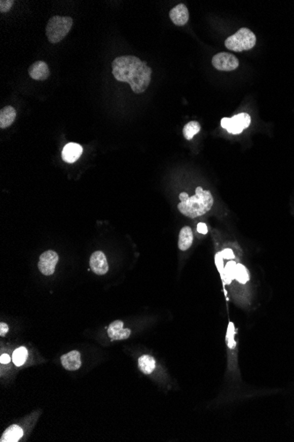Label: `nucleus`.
I'll return each instance as SVG.
<instances>
[{"label":"nucleus","mask_w":294,"mask_h":442,"mask_svg":"<svg viewBox=\"0 0 294 442\" xmlns=\"http://www.w3.org/2000/svg\"><path fill=\"white\" fill-rule=\"evenodd\" d=\"M112 74L117 81L130 84L134 93L141 94L149 87L153 71L138 57L122 56L113 61Z\"/></svg>","instance_id":"obj_1"},{"label":"nucleus","mask_w":294,"mask_h":442,"mask_svg":"<svg viewBox=\"0 0 294 442\" xmlns=\"http://www.w3.org/2000/svg\"><path fill=\"white\" fill-rule=\"evenodd\" d=\"M180 202L178 204L179 211L185 216L196 218L206 214L213 206V197L211 192L204 190L201 186L196 189V195L190 197L187 193H180Z\"/></svg>","instance_id":"obj_2"},{"label":"nucleus","mask_w":294,"mask_h":442,"mask_svg":"<svg viewBox=\"0 0 294 442\" xmlns=\"http://www.w3.org/2000/svg\"><path fill=\"white\" fill-rule=\"evenodd\" d=\"M74 20L69 16L50 18L46 26V37L51 44H57L66 37L72 27Z\"/></svg>","instance_id":"obj_3"},{"label":"nucleus","mask_w":294,"mask_h":442,"mask_svg":"<svg viewBox=\"0 0 294 442\" xmlns=\"http://www.w3.org/2000/svg\"><path fill=\"white\" fill-rule=\"evenodd\" d=\"M256 44V37L254 34L246 27H242L236 33L228 37L225 42L226 47L228 50L236 52L249 50L254 48Z\"/></svg>","instance_id":"obj_4"},{"label":"nucleus","mask_w":294,"mask_h":442,"mask_svg":"<svg viewBox=\"0 0 294 442\" xmlns=\"http://www.w3.org/2000/svg\"><path fill=\"white\" fill-rule=\"evenodd\" d=\"M251 117L247 113H240L233 117H223L221 127L232 134H239L250 125Z\"/></svg>","instance_id":"obj_5"},{"label":"nucleus","mask_w":294,"mask_h":442,"mask_svg":"<svg viewBox=\"0 0 294 442\" xmlns=\"http://www.w3.org/2000/svg\"><path fill=\"white\" fill-rule=\"evenodd\" d=\"M212 66L217 70L223 72H231L237 69L239 60L234 55L227 52H219L216 54L211 60Z\"/></svg>","instance_id":"obj_6"},{"label":"nucleus","mask_w":294,"mask_h":442,"mask_svg":"<svg viewBox=\"0 0 294 442\" xmlns=\"http://www.w3.org/2000/svg\"><path fill=\"white\" fill-rule=\"evenodd\" d=\"M58 255L56 251L48 250L40 256L38 268L44 275H53L55 268L58 262Z\"/></svg>","instance_id":"obj_7"},{"label":"nucleus","mask_w":294,"mask_h":442,"mask_svg":"<svg viewBox=\"0 0 294 442\" xmlns=\"http://www.w3.org/2000/svg\"><path fill=\"white\" fill-rule=\"evenodd\" d=\"M90 268L94 274L98 275H103L108 271V264L107 258L102 251H94L91 255Z\"/></svg>","instance_id":"obj_8"},{"label":"nucleus","mask_w":294,"mask_h":442,"mask_svg":"<svg viewBox=\"0 0 294 442\" xmlns=\"http://www.w3.org/2000/svg\"><path fill=\"white\" fill-rule=\"evenodd\" d=\"M107 335L111 337V341H121L126 340L131 335V330L124 328V322L116 321L112 322L107 328Z\"/></svg>","instance_id":"obj_9"},{"label":"nucleus","mask_w":294,"mask_h":442,"mask_svg":"<svg viewBox=\"0 0 294 442\" xmlns=\"http://www.w3.org/2000/svg\"><path fill=\"white\" fill-rule=\"evenodd\" d=\"M83 153V147L74 142H70L64 146L62 151V159L68 164H74L79 160Z\"/></svg>","instance_id":"obj_10"},{"label":"nucleus","mask_w":294,"mask_h":442,"mask_svg":"<svg viewBox=\"0 0 294 442\" xmlns=\"http://www.w3.org/2000/svg\"><path fill=\"white\" fill-rule=\"evenodd\" d=\"M172 22L176 26H184L190 20V14L187 7L184 4H179L169 13Z\"/></svg>","instance_id":"obj_11"},{"label":"nucleus","mask_w":294,"mask_h":442,"mask_svg":"<svg viewBox=\"0 0 294 442\" xmlns=\"http://www.w3.org/2000/svg\"><path fill=\"white\" fill-rule=\"evenodd\" d=\"M28 74L34 81H45L50 77V68L44 61H37L29 67Z\"/></svg>","instance_id":"obj_12"},{"label":"nucleus","mask_w":294,"mask_h":442,"mask_svg":"<svg viewBox=\"0 0 294 442\" xmlns=\"http://www.w3.org/2000/svg\"><path fill=\"white\" fill-rule=\"evenodd\" d=\"M81 355L78 351H72L61 357V362L64 368L68 371H76L81 368Z\"/></svg>","instance_id":"obj_13"},{"label":"nucleus","mask_w":294,"mask_h":442,"mask_svg":"<svg viewBox=\"0 0 294 442\" xmlns=\"http://www.w3.org/2000/svg\"><path fill=\"white\" fill-rule=\"evenodd\" d=\"M193 232L191 227L185 226L181 229L179 234V240H178V247L181 251H186L191 248L193 243Z\"/></svg>","instance_id":"obj_14"},{"label":"nucleus","mask_w":294,"mask_h":442,"mask_svg":"<svg viewBox=\"0 0 294 442\" xmlns=\"http://www.w3.org/2000/svg\"><path fill=\"white\" fill-rule=\"evenodd\" d=\"M16 118V111L12 106H6L0 111V128H9Z\"/></svg>","instance_id":"obj_15"},{"label":"nucleus","mask_w":294,"mask_h":442,"mask_svg":"<svg viewBox=\"0 0 294 442\" xmlns=\"http://www.w3.org/2000/svg\"><path fill=\"white\" fill-rule=\"evenodd\" d=\"M23 436V431L20 426L16 425L9 426L4 432L3 435L1 437V442H16Z\"/></svg>","instance_id":"obj_16"},{"label":"nucleus","mask_w":294,"mask_h":442,"mask_svg":"<svg viewBox=\"0 0 294 442\" xmlns=\"http://www.w3.org/2000/svg\"><path fill=\"white\" fill-rule=\"evenodd\" d=\"M138 367L144 374H151L155 369V360L152 356H141L138 359Z\"/></svg>","instance_id":"obj_17"},{"label":"nucleus","mask_w":294,"mask_h":442,"mask_svg":"<svg viewBox=\"0 0 294 442\" xmlns=\"http://www.w3.org/2000/svg\"><path fill=\"white\" fill-rule=\"evenodd\" d=\"M201 130V125L197 121H191L184 125L182 134L186 140L191 141Z\"/></svg>","instance_id":"obj_18"},{"label":"nucleus","mask_w":294,"mask_h":442,"mask_svg":"<svg viewBox=\"0 0 294 442\" xmlns=\"http://www.w3.org/2000/svg\"><path fill=\"white\" fill-rule=\"evenodd\" d=\"M27 355H28V352H27V348L20 347V348L16 349L13 353V362H14V365L16 366H21V365H24V363L27 360Z\"/></svg>","instance_id":"obj_19"},{"label":"nucleus","mask_w":294,"mask_h":442,"mask_svg":"<svg viewBox=\"0 0 294 442\" xmlns=\"http://www.w3.org/2000/svg\"><path fill=\"white\" fill-rule=\"evenodd\" d=\"M235 279L241 285L247 283L249 280V273L247 268L242 264H237L235 271Z\"/></svg>","instance_id":"obj_20"},{"label":"nucleus","mask_w":294,"mask_h":442,"mask_svg":"<svg viewBox=\"0 0 294 442\" xmlns=\"http://www.w3.org/2000/svg\"><path fill=\"white\" fill-rule=\"evenodd\" d=\"M237 264L234 262H229L224 268V279L227 283H230L233 279H235V271Z\"/></svg>","instance_id":"obj_21"},{"label":"nucleus","mask_w":294,"mask_h":442,"mask_svg":"<svg viewBox=\"0 0 294 442\" xmlns=\"http://www.w3.org/2000/svg\"><path fill=\"white\" fill-rule=\"evenodd\" d=\"M234 335H235V328H234V323L233 322H229L228 331H227V336H226V341H227L228 348L232 349V350L235 348V346H236V342L234 340Z\"/></svg>","instance_id":"obj_22"},{"label":"nucleus","mask_w":294,"mask_h":442,"mask_svg":"<svg viewBox=\"0 0 294 442\" xmlns=\"http://www.w3.org/2000/svg\"><path fill=\"white\" fill-rule=\"evenodd\" d=\"M14 0H1L0 1V12L1 13H7L11 10V8L14 6Z\"/></svg>","instance_id":"obj_23"},{"label":"nucleus","mask_w":294,"mask_h":442,"mask_svg":"<svg viewBox=\"0 0 294 442\" xmlns=\"http://www.w3.org/2000/svg\"><path fill=\"white\" fill-rule=\"evenodd\" d=\"M197 232H199L200 234H207L208 228L207 226L204 223H200L197 225Z\"/></svg>","instance_id":"obj_24"},{"label":"nucleus","mask_w":294,"mask_h":442,"mask_svg":"<svg viewBox=\"0 0 294 442\" xmlns=\"http://www.w3.org/2000/svg\"><path fill=\"white\" fill-rule=\"evenodd\" d=\"M221 255L225 259H234V255L233 251L231 249H225L224 251L221 252Z\"/></svg>","instance_id":"obj_25"},{"label":"nucleus","mask_w":294,"mask_h":442,"mask_svg":"<svg viewBox=\"0 0 294 442\" xmlns=\"http://www.w3.org/2000/svg\"><path fill=\"white\" fill-rule=\"evenodd\" d=\"M8 330H9L8 325L6 324V323H4V322H1L0 323V335L3 337V336L7 335Z\"/></svg>","instance_id":"obj_26"},{"label":"nucleus","mask_w":294,"mask_h":442,"mask_svg":"<svg viewBox=\"0 0 294 442\" xmlns=\"http://www.w3.org/2000/svg\"><path fill=\"white\" fill-rule=\"evenodd\" d=\"M222 259H223V256L221 255V252L216 255V265L220 271L224 270V268L222 267Z\"/></svg>","instance_id":"obj_27"},{"label":"nucleus","mask_w":294,"mask_h":442,"mask_svg":"<svg viewBox=\"0 0 294 442\" xmlns=\"http://www.w3.org/2000/svg\"><path fill=\"white\" fill-rule=\"evenodd\" d=\"M10 361V356L7 355V354H2V355H1V358H0V362H1V364L7 365V364H9Z\"/></svg>","instance_id":"obj_28"}]
</instances>
